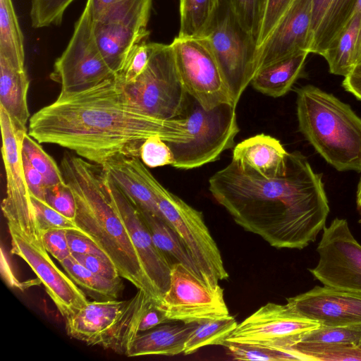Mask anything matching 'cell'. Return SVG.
I'll use <instances>...</instances> for the list:
<instances>
[{
  "label": "cell",
  "instance_id": "1",
  "mask_svg": "<svg viewBox=\"0 0 361 361\" xmlns=\"http://www.w3.org/2000/svg\"><path fill=\"white\" fill-rule=\"evenodd\" d=\"M209 190L238 225L277 249L314 242L329 213L322 175L298 151L288 152L286 173L274 178L231 159L211 176Z\"/></svg>",
  "mask_w": 361,
  "mask_h": 361
},
{
  "label": "cell",
  "instance_id": "2",
  "mask_svg": "<svg viewBox=\"0 0 361 361\" xmlns=\"http://www.w3.org/2000/svg\"><path fill=\"white\" fill-rule=\"evenodd\" d=\"M27 133L100 166L121 153L140 157L142 142L153 135L166 142L192 136L185 118H157L134 107L116 76L82 92H60L30 118Z\"/></svg>",
  "mask_w": 361,
  "mask_h": 361
},
{
  "label": "cell",
  "instance_id": "3",
  "mask_svg": "<svg viewBox=\"0 0 361 361\" xmlns=\"http://www.w3.org/2000/svg\"><path fill=\"white\" fill-rule=\"evenodd\" d=\"M60 168L74 196V222L82 234L104 252L121 277L154 298L128 231L111 202L102 166L66 153Z\"/></svg>",
  "mask_w": 361,
  "mask_h": 361
},
{
  "label": "cell",
  "instance_id": "4",
  "mask_svg": "<svg viewBox=\"0 0 361 361\" xmlns=\"http://www.w3.org/2000/svg\"><path fill=\"white\" fill-rule=\"evenodd\" d=\"M295 92L298 128L306 140L337 171L361 172V118L314 85Z\"/></svg>",
  "mask_w": 361,
  "mask_h": 361
},
{
  "label": "cell",
  "instance_id": "5",
  "mask_svg": "<svg viewBox=\"0 0 361 361\" xmlns=\"http://www.w3.org/2000/svg\"><path fill=\"white\" fill-rule=\"evenodd\" d=\"M235 107L222 104L206 110L189 95L183 118L192 136L186 142H167L174 157L172 166L198 168L216 161L223 152L232 148L239 132Z\"/></svg>",
  "mask_w": 361,
  "mask_h": 361
},
{
  "label": "cell",
  "instance_id": "6",
  "mask_svg": "<svg viewBox=\"0 0 361 361\" xmlns=\"http://www.w3.org/2000/svg\"><path fill=\"white\" fill-rule=\"evenodd\" d=\"M142 172L163 217L185 246L203 280L216 286L219 281L227 279L229 276L221 252L204 222L202 213L165 188L144 164Z\"/></svg>",
  "mask_w": 361,
  "mask_h": 361
},
{
  "label": "cell",
  "instance_id": "7",
  "mask_svg": "<svg viewBox=\"0 0 361 361\" xmlns=\"http://www.w3.org/2000/svg\"><path fill=\"white\" fill-rule=\"evenodd\" d=\"M147 68L133 82L118 80L128 101L142 113L161 119L183 118L189 94L176 68L171 44L150 42Z\"/></svg>",
  "mask_w": 361,
  "mask_h": 361
},
{
  "label": "cell",
  "instance_id": "8",
  "mask_svg": "<svg viewBox=\"0 0 361 361\" xmlns=\"http://www.w3.org/2000/svg\"><path fill=\"white\" fill-rule=\"evenodd\" d=\"M7 224L11 252L22 258L36 274L64 319L83 308L89 302L86 294L51 259L36 219L7 221Z\"/></svg>",
  "mask_w": 361,
  "mask_h": 361
},
{
  "label": "cell",
  "instance_id": "9",
  "mask_svg": "<svg viewBox=\"0 0 361 361\" xmlns=\"http://www.w3.org/2000/svg\"><path fill=\"white\" fill-rule=\"evenodd\" d=\"M204 37L236 106L256 73V42L241 27L227 0L221 1Z\"/></svg>",
  "mask_w": 361,
  "mask_h": 361
},
{
  "label": "cell",
  "instance_id": "10",
  "mask_svg": "<svg viewBox=\"0 0 361 361\" xmlns=\"http://www.w3.org/2000/svg\"><path fill=\"white\" fill-rule=\"evenodd\" d=\"M91 1L87 0L75 24L72 37L54 64L50 78L61 85V92L75 93L90 89L116 75L109 67L97 46Z\"/></svg>",
  "mask_w": 361,
  "mask_h": 361
},
{
  "label": "cell",
  "instance_id": "11",
  "mask_svg": "<svg viewBox=\"0 0 361 361\" xmlns=\"http://www.w3.org/2000/svg\"><path fill=\"white\" fill-rule=\"evenodd\" d=\"M141 293L138 289L128 300L89 301L77 313L65 319L67 334L89 345L125 355L133 338L132 321Z\"/></svg>",
  "mask_w": 361,
  "mask_h": 361
},
{
  "label": "cell",
  "instance_id": "12",
  "mask_svg": "<svg viewBox=\"0 0 361 361\" xmlns=\"http://www.w3.org/2000/svg\"><path fill=\"white\" fill-rule=\"evenodd\" d=\"M170 44L178 75L190 97L206 110L222 104L235 106L205 37L177 36Z\"/></svg>",
  "mask_w": 361,
  "mask_h": 361
},
{
  "label": "cell",
  "instance_id": "13",
  "mask_svg": "<svg viewBox=\"0 0 361 361\" xmlns=\"http://www.w3.org/2000/svg\"><path fill=\"white\" fill-rule=\"evenodd\" d=\"M320 324L292 310L286 304L268 302L238 324L226 341L303 355L293 347Z\"/></svg>",
  "mask_w": 361,
  "mask_h": 361
},
{
  "label": "cell",
  "instance_id": "14",
  "mask_svg": "<svg viewBox=\"0 0 361 361\" xmlns=\"http://www.w3.org/2000/svg\"><path fill=\"white\" fill-rule=\"evenodd\" d=\"M159 307L169 321L185 324L230 315L219 284L207 283L178 262L172 264L169 288Z\"/></svg>",
  "mask_w": 361,
  "mask_h": 361
},
{
  "label": "cell",
  "instance_id": "15",
  "mask_svg": "<svg viewBox=\"0 0 361 361\" xmlns=\"http://www.w3.org/2000/svg\"><path fill=\"white\" fill-rule=\"evenodd\" d=\"M319 260L309 271L323 285L361 293V245L346 219L335 218L323 229Z\"/></svg>",
  "mask_w": 361,
  "mask_h": 361
},
{
  "label": "cell",
  "instance_id": "16",
  "mask_svg": "<svg viewBox=\"0 0 361 361\" xmlns=\"http://www.w3.org/2000/svg\"><path fill=\"white\" fill-rule=\"evenodd\" d=\"M104 176L111 202L128 231L152 295L160 301L169 288L172 263L155 245L138 209L105 172Z\"/></svg>",
  "mask_w": 361,
  "mask_h": 361
},
{
  "label": "cell",
  "instance_id": "17",
  "mask_svg": "<svg viewBox=\"0 0 361 361\" xmlns=\"http://www.w3.org/2000/svg\"><path fill=\"white\" fill-rule=\"evenodd\" d=\"M296 313L317 322L322 326L361 324V293L316 286L311 290L286 299Z\"/></svg>",
  "mask_w": 361,
  "mask_h": 361
},
{
  "label": "cell",
  "instance_id": "18",
  "mask_svg": "<svg viewBox=\"0 0 361 361\" xmlns=\"http://www.w3.org/2000/svg\"><path fill=\"white\" fill-rule=\"evenodd\" d=\"M311 23L312 0H294L257 49L256 73L300 52L310 53Z\"/></svg>",
  "mask_w": 361,
  "mask_h": 361
},
{
  "label": "cell",
  "instance_id": "19",
  "mask_svg": "<svg viewBox=\"0 0 361 361\" xmlns=\"http://www.w3.org/2000/svg\"><path fill=\"white\" fill-rule=\"evenodd\" d=\"M2 158L6 176V193L1 203L6 219L35 214L31 192L25 174L22 141L27 130L18 128L0 107Z\"/></svg>",
  "mask_w": 361,
  "mask_h": 361
},
{
  "label": "cell",
  "instance_id": "20",
  "mask_svg": "<svg viewBox=\"0 0 361 361\" xmlns=\"http://www.w3.org/2000/svg\"><path fill=\"white\" fill-rule=\"evenodd\" d=\"M142 165L139 156L121 153L112 157L102 166L108 177L138 209L164 219L143 176Z\"/></svg>",
  "mask_w": 361,
  "mask_h": 361
},
{
  "label": "cell",
  "instance_id": "21",
  "mask_svg": "<svg viewBox=\"0 0 361 361\" xmlns=\"http://www.w3.org/2000/svg\"><path fill=\"white\" fill-rule=\"evenodd\" d=\"M288 152L274 137L259 134L237 144L232 159L267 178L283 175Z\"/></svg>",
  "mask_w": 361,
  "mask_h": 361
},
{
  "label": "cell",
  "instance_id": "22",
  "mask_svg": "<svg viewBox=\"0 0 361 361\" xmlns=\"http://www.w3.org/2000/svg\"><path fill=\"white\" fill-rule=\"evenodd\" d=\"M358 0H312L310 53L322 55L354 14Z\"/></svg>",
  "mask_w": 361,
  "mask_h": 361
},
{
  "label": "cell",
  "instance_id": "23",
  "mask_svg": "<svg viewBox=\"0 0 361 361\" xmlns=\"http://www.w3.org/2000/svg\"><path fill=\"white\" fill-rule=\"evenodd\" d=\"M197 323L185 324L171 321L137 334L129 343L126 355L173 356L183 353L185 343Z\"/></svg>",
  "mask_w": 361,
  "mask_h": 361
},
{
  "label": "cell",
  "instance_id": "24",
  "mask_svg": "<svg viewBox=\"0 0 361 361\" xmlns=\"http://www.w3.org/2000/svg\"><path fill=\"white\" fill-rule=\"evenodd\" d=\"M96 42L106 63L119 75L134 48L145 41L148 30L133 28L121 23L94 22Z\"/></svg>",
  "mask_w": 361,
  "mask_h": 361
},
{
  "label": "cell",
  "instance_id": "25",
  "mask_svg": "<svg viewBox=\"0 0 361 361\" xmlns=\"http://www.w3.org/2000/svg\"><path fill=\"white\" fill-rule=\"evenodd\" d=\"M29 85L25 66L0 56V107L8 113L18 128L25 130L30 120Z\"/></svg>",
  "mask_w": 361,
  "mask_h": 361
},
{
  "label": "cell",
  "instance_id": "26",
  "mask_svg": "<svg viewBox=\"0 0 361 361\" xmlns=\"http://www.w3.org/2000/svg\"><path fill=\"white\" fill-rule=\"evenodd\" d=\"M309 54L300 52L261 68L255 74L250 84L267 96L276 98L286 94L303 75Z\"/></svg>",
  "mask_w": 361,
  "mask_h": 361
},
{
  "label": "cell",
  "instance_id": "27",
  "mask_svg": "<svg viewBox=\"0 0 361 361\" xmlns=\"http://www.w3.org/2000/svg\"><path fill=\"white\" fill-rule=\"evenodd\" d=\"M94 22L121 23L147 30L153 0H90Z\"/></svg>",
  "mask_w": 361,
  "mask_h": 361
},
{
  "label": "cell",
  "instance_id": "28",
  "mask_svg": "<svg viewBox=\"0 0 361 361\" xmlns=\"http://www.w3.org/2000/svg\"><path fill=\"white\" fill-rule=\"evenodd\" d=\"M138 210L155 245L168 257L172 264L176 262L180 263L194 274L202 279L185 246L166 221L147 212Z\"/></svg>",
  "mask_w": 361,
  "mask_h": 361
},
{
  "label": "cell",
  "instance_id": "29",
  "mask_svg": "<svg viewBox=\"0 0 361 361\" xmlns=\"http://www.w3.org/2000/svg\"><path fill=\"white\" fill-rule=\"evenodd\" d=\"M361 342V324L343 326H322L305 334L293 347L310 357L323 350L343 346L358 347Z\"/></svg>",
  "mask_w": 361,
  "mask_h": 361
},
{
  "label": "cell",
  "instance_id": "30",
  "mask_svg": "<svg viewBox=\"0 0 361 361\" xmlns=\"http://www.w3.org/2000/svg\"><path fill=\"white\" fill-rule=\"evenodd\" d=\"M59 263L71 280L94 300L117 299L123 290L121 277L112 280L99 276L82 266L72 255Z\"/></svg>",
  "mask_w": 361,
  "mask_h": 361
},
{
  "label": "cell",
  "instance_id": "31",
  "mask_svg": "<svg viewBox=\"0 0 361 361\" xmlns=\"http://www.w3.org/2000/svg\"><path fill=\"white\" fill-rule=\"evenodd\" d=\"M360 27V16L355 11L344 29L322 55L331 73L345 77L354 67L353 54Z\"/></svg>",
  "mask_w": 361,
  "mask_h": 361
},
{
  "label": "cell",
  "instance_id": "32",
  "mask_svg": "<svg viewBox=\"0 0 361 361\" xmlns=\"http://www.w3.org/2000/svg\"><path fill=\"white\" fill-rule=\"evenodd\" d=\"M222 0H180L178 37H203L207 32Z\"/></svg>",
  "mask_w": 361,
  "mask_h": 361
},
{
  "label": "cell",
  "instance_id": "33",
  "mask_svg": "<svg viewBox=\"0 0 361 361\" xmlns=\"http://www.w3.org/2000/svg\"><path fill=\"white\" fill-rule=\"evenodd\" d=\"M0 56L25 66L23 35L12 0H0Z\"/></svg>",
  "mask_w": 361,
  "mask_h": 361
},
{
  "label": "cell",
  "instance_id": "34",
  "mask_svg": "<svg viewBox=\"0 0 361 361\" xmlns=\"http://www.w3.org/2000/svg\"><path fill=\"white\" fill-rule=\"evenodd\" d=\"M237 325L235 319L231 315L197 323L185 341L183 354L193 353L204 346L224 345Z\"/></svg>",
  "mask_w": 361,
  "mask_h": 361
},
{
  "label": "cell",
  "instance_id": "35",
  "mask_svg": "<svg viewBox=\"0 0 361 361\" xmlns=\"http://www.w3.org/2000/svg\"><path fill=\"white\" fill-rule=\"evenodd\" d=\"M39 144L26 132L22 141V152L32 166L42 176L47 187L64 183L60 166Z\"/></svg>",
  "mask_w": 361,
  "mask_h": 361
},
{
  "label": "cell",
  "instance_id": "36",
  "mask_svg": "<svg viewBox=\"0 0 361 361\" xmlns=\"http://www.w3.org/2000/svg\"><path fill=\"white\" fill-rule=\"evenodd\" d=\"M241 27L257 42L267 0H227Z\"/></svg>",
  "mask_w": 361,
  "mask_h": 361
},
{
  "label": "cell",
  "instance_id": "37",
  "mask_svg": "<svg viewBox=\"0 0 361 361\" xmlns=\"http://www.w3.org/2000/svg\"><path fill=\"white\" fill-rule=\"evenodd\" d=\"M223 346L228 349L229 355L235 360L306 361V358L302 355L271 348L229 343L227 341H225Z\"/></svg>",
  "mask_w": 361,
  "mask_h": 361
},
{
  "label": "cell",
  "instance_id": "38",
  "mask_svg": "<svg viewBox=\"0 0 361 361\" xmlns=\"http://www.w3.org/2000/svg\"><path fill=\"white\" fill-rule=\"evenodd\" d=\"M74 0H31L30 19L35 28L59 25L68 6Z\"/></svg>",
  "mask_w": 361,
  "mask_h": 361
},
{
  "label": "cell",
  "instance_id": "39",
  "mask_svg": "<svg viewBox=\"0 0 361 361\" xmlns=\"http://www.w3.org/2000/svg\"><path fill=\"white\" fill-rule=\"evenodd\" d=\"M31 199L35 209L36 221L42 231L61 228L82 233L80 228L73 221L57 212L48 204L45 200L32 195H31Z\"/></svg>",
  "mask_w": 361,
  "mask_h": 361
},
{
  "label": "cell",
  "instance_id": "40",
  "mask_svg": "<svg viewBox=\"0 0 361 361\" xmlns=\"http://www.w3.org/2000/svg\"><path fill=\"white\" fill-rule=\"evenodd\" d=\"M140 158L146 166L150 168L172 166L174 163L169 146L159 135L151 136L142 142Z\"/></svg>",
  "mask_w": 361,
  "mask_h": 361
},
{
  "label": "cell",
  "instance_id": "41",
  "mask_svg": "<svg viewBox=\"0 0 361 361\" xmlns=\"http://www.w3.org/2000/svg\"><path fill=\"white\" fill-rule=\"evenodd\" d=\"M44 199L51 207L74 221L76 216L75 201L72 191L66 182L47 186Z\"/></svg>",
  "mask_w": 361,
  "mask_h": 361
},
{
  "label": "cell",
  "instance_id": "42",
  "mask_svg": "<svg viewBox=\"0 0 361 361\" xmlns=\"http://www.w3.org/2000/svg\"><path fill=\"white\" fill-rule=\"evenodd\" d=\"M151 54L150 42L137 44L130 54L122 72L116 75L124 83L135 81L145 70Z\"/></svg>",
  "mask_w": 361,
  "mask_h": 361
},
{
  "label": "cell",
  "instance_id": "43",
  "mask_svg": "<svg viewBox=\"0 0 361 361\" xmlns=\"http://www.w3.org/2000/svg\"><path fill=\"white\" fill-rule=\"evenodd\" d=\"M294 0H267L260 31L256 42L258 49L268 37L279 19Z\"/></svg>",
  "mask_w": 361,
  "mask_h": 361
},
{
  "label": "cell",
  "instance_id": "44",
  "mask_svg": "<svg viewBox=\"0 0 361 361\" xmlns=\"http://www.w3.org/2000/svg\"><path fill=\"white\" fill-rule=\"evenodd\" d=\"M66 229H50L42 231V238L47 251L59 262L71 255Z\"/></svg>",
  "mask_w": 361,
  "mask_h": 361
},
{
  "label": "cell",
  "instance_id": "45",
  "mask_svg": "<svg viewBox=\"0 0 361 361\" xmlns=\"http://www.w3.org/2000/svg\"><path fill=\"white\" fill-rule=\"evenodd\" d=\"M72 256L91 271L109 279L121 277L116 265L109 258L86 254H73Z\"/></svg>",
  "mask_w": 361,
  "mask_h": 361
},
{
  "label": "cell",
  "instance_id": "46",
  "mask_svg": "<svg viewBox=\"0 0 361 361\" xmlns=\"http://www.w3.org/2000/svg\"><path fill=\"white\" fill-rule=\"evenodd\" d=\"M67 238L71 255L86 254L109 258L94 241L80 232L68 231Z\"/></svg>",
  "mask_w": 361,
  "mask_h": 361
},
{
  "label": "cell",
  "instance_id": "47",
  "mask_svg": "<svg viewBox=\"0 0 361 361\" xmlns=\"http://www.w3.org/2000/svg\"><path fill=\"white\" fill-rule=\"evenodd\" d=\"M311 357L314 361L361 360V348L350 346L331 348L313 353Z\"/></svg>",
  "mask_w": 361,
  "mask_h": 361
},
{
  "label": "cell",
  "instance_id": "48",
  "mask_svg": "<svg viewBox=\"0 0 361 361\" xmlns=\"http://www.w3.org/2000/svg\"><path fill=\"white\" fill-rule=\"evenodd\" d=\"M22 158L25 174L31 195L45 200L44 196L47 185L42 176L32 166L23 152Z\"/></svg>",
  "mask_w": 361,
  "mask_h": 361
},
{
  "label": "cell",
  "instance_id": "49",
  "mask_svg": "<svg viewBox=\"0 0 361 361\" xmlns=\"http://www.w3.org/2000/svg\"><path fill=\"white\" fill-rule=\"evenodd\" d=\"M343 87L361 101V63L355 65L342 82Z\"/></svg>",
  "mask_w": 361,
  "mask_h": 361
},
{
  "label": "cell",
  "instance_id": "50",
  "mask_svg": "<svg viewBox=\"0 0 361 361\" xmlns=\"http://www.w3.org/2000/svg\"><path fill=\"white\" fill-rule=\"evenodd\" d=\"M355 11L359 13L360 16V27L359 35H358L357 40L356 42V45H355V51H354V54H353L354 66L355 65H357V63H361V0H358Z\"/></svg>",
  "mask_w": 361,
  "mask_h": 361
},
{
  "label": "cell",
  "instance_id": "51",
  "mask_svg": "<svg viewBox=\"0 0 361 361\" xmlns=\"http://www.w3.org/2000/svg\"><path fill=\"white\" fill-rule=\"evenodd\" d=\"M357 209L360 215L358 223L361 226V177L357 185V197H356Z\"/></svg>",
  "mask_w": 361,
  "mask_h": 361
},
{
  "label": "cell",
  "instance_id": "52",
  "mask_svg": "<svg viewBox=\"0 0 361 361\" xmlns=\"http://www.w3.org/2000/svg\"><path fill=\"white\" fill-rule=\"evenodd\" d=\"M358 347H359L360 348H361V342H360V345H359V346H358Z\"/></svg>",
  "mask_w": 361,
  "mask_h": 361
}]
</instances>
